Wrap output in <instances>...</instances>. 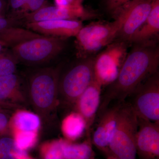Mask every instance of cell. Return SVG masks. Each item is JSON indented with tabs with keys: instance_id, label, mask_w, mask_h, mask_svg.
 <instances>
[{
	"instance_id": "obj_1",
	"label": "cell",
	"mask_w": 159,
	"mask_h": 159,
	"mask_svg": "<svg viewBox=\"0 0 159 159\" xmlns=\"http://www.w3.org/2000/svg\"><path fill=\"white\" fill-rule=\"evenodd\" d=\"M159 63V47L154 40L134 43L116 79L101 95L97 116L100 117L112 102H125L142 83L158 71Z\"/></svg>"
},
{
	"instance_id": "obj_2",
	"label": "cell",
	"mask_w": 159,
	"mask_h": 159,
	"mask_svg": "<svg viewBox=\"0 0 159 159\" xmlns=\"http://www.w3.org/2000/svg\"><path fill=\"white\" fill-rule=\"evenodd\" d=\"M61 71L59 66L36 70L29 75L26 84L29 106L40 118L42 127L47 131L57 125Z\"/></svg>"
},
{
	"instance_id": "obj_3",
	"label": "cell",
	"mask_w": 159,
	"mask_h": 159,
	"mask_svg": "<svg viewBox=\"0 0 159 159\" xmlns=\"http://www.w3.org/2000/svg\"><path fill=\"white\" fill-rule=\"evenodd\" d=\"M94 62L95 57H84L62 74L60 72L58 87L59 106L73 107L80 96L95 78Z\"/></svg>"
},
{
	"instance_id": "obj_4",
	"label": "cell",
	"mask_w": 159,
	"mask_h": 159,
	"mask_svg": "<svg viewBox=\"0 0 159 159\" xmlns=\"http://www.w3.org/2000/svg\"><path fill=\"white\" fill-rule=\"evenodd\" d=\"M138 129V117L130 103L125 101L119 111L116 126L109 145L107 157L136 159L135 139Z\"/></svg>"
},
{
	"instance_id": "obj_5",
	"label": "cell",
	"mask_w": 159,
	"mask_h": 159,
	"mask_svg": "<svg viewBox=\"0 0 159 159\" xmlns=\"http://www.w3.org/2000/svg\"><path fill=\"white\" fill-rule=\"evenodd\" d=\"M122 23V17L117 14L116 19L111 22H93L83 27L76 36L81 55L88 57L113 42Z\"/></svg>"
},
{
	"instance_id": "obj_6",
	"label": "cell",
	"mask_w": 159,
	"mask_h": 159,
	"mask_svg": "<svg viewBox=\"0 0 159 159\" xmlns=\"http://www.w3.org/2000/svg\"><path fill=\"white\" fill-rule=\"evenodd\" d=\"M65 46L62 38L43 35L11 48V51L15 59L20 62L38 65L53 59Z\"/></svg>"
},
{
	"instance_id": "obj_7",
	"label": "cell",
	"mask_w": 159,
	"mask_h": 159,
	"mask_svg": "<svg viewBox=\"0 0 159 159\" xmlns=\"http://www.w3.org/2000/svg\"><path fill=\"white\" fill-rule=\"evenodd\" d=\"M130 96L129 103L138 118L159 122L158 71L142 83Z\"/></svg>"
},
{
	"instance_id": "obj_8",
	"label": "cell",
	"mask_w": 159,
	"mask_h": 159,
	"mask_svg": "<svg viewBox=\"0 0 159 159\" xmlns=\"http://www.w3.org/2000/svg\"><path fill=\"white\" fill-rule=\"evenodd\" d=\"M9 125L11 136L18 150L26 152L36 145L42 127L41 120L37 114L18 109L11 116Z\"/></svg>"
},
{
	"instance_id": "obj_9",
	"label": "cell",
	"mask_w": 159,
	"mask_h": 159,
	"mask_svg": "<svg viewBox=\"0 0 159 159\" xmlns=\"http://www.w3.org/2000/svg\"><path fill=\"white\" fill-rule=\"evenodd\" d=\"M128 44L118 39L95 57V77L102 87L107 86L116 79L127 55Z\"/></svg>"
},
{
	"instance_id": "obj_10",
	"label": "cell",
	"mask_w": 159,
	"mask_h": 159,
	"mask_svg": "<svg viewBox=\"0 0 159 159\" xmlns=\"http://www.w3.org/2000/svg\"><path fill=\"white\" fill-rule=\"evenodd\" d=\"M152 0H131L122 6L116 14L122 19L121 29L117 39L130 43L134 34L141 28L148 17Z\"/></svg>"
},
{
	"instance_id": "obj_11",
	"label": "cell",
	"mask_w": 159,
	"mask_h": 159,
	"mask_svg": "<svg viewBox=\"0 0 159 159\" xmlns=\"http://www.w3.org/2000/svg\"><path fill=\"white\" fill-rule=\"evenodd\" d=\"M138 119L137 154L141 159H159V122L142 118Z\"/></svg>"
},
{
	"instance_id": "obj_12",
	"label": "cell",
	"mask_w": 159,
	"mask_h": 159,
	"mask_svg": "<svg viewBox=\"0 0 159 159\" xmlns=\"http://www.w3.org/2000/svg\"><path fill=\"white\" fill-rule=\"evenodd\" d=\"M102 85L95 77L93 81L80 96L73 108L85 120L86 134L89 136L92 126L97 118L100 104Z\"/></svg>"
},
{
	"instance_id": "obj_13",
	"label": "cell",
	"mask_w": 159,
	"mask_h": 159,
	"mask_svg": "<svg viewBox=\"0 0 159 159\" xmlns=\"http://www.w3.org/2000/svg\"><path fill=\"white\" fill-rule=\"evenodd\" d=\"M123 102H116L102 113L92 135V144L106 157L109 155V145L116 126L119 111Z\"/></svg>"
},
{
	"instance_id": "obj_14",
	"label": "cell",
	"mask_w": 159,
	"mask_h": 159,
	"mask_svg": "<svg viewBox=\"0 0 159 159\" xmlns=\"http://www.w3.org/2000/svg\"><path fill=\"white\" fill-rule=\"evenodd\" d=\"M0 101L15 110L29 106L26 84L16 73L0 77Z\"/></svg>"
},
{
	"instance_id": "obj_15",
	"label": "cell",
	"mask_w": 159,
	"mask_h": 159,
	"mask_svg": "<svg viewBox=\"0 0 159 159\" xmlns=\"http://www.w3.org/2000/svg\"><path fill=\"white\" fill-rule=\"evenodd\" d=\"M82 6L78 7L48 6L32 13L24 15L20 18L25 24L57 20H77L79 18L90 17Z\"/></svg>"
},
{
	"instance_id": "obj_16",
	"label": "cell",
	"mask_w": 159,
	"mask_h": 159,
	"mask_svg": "<svg viewBox=\"0 0 159 159\" xmlns=\"http://www.w3.org/2000/svg\"><path fill=\"white\" fill-rule=\"evenodd\" d=\"M27 29L45 36L64 38L76 36L83 27L77 20H57L25 24Z\"/></svg>"
},
{
	"instance_id": "obj_17",
	"label": "cell",
	"mask_w": 159,
	"mask_h": 159,
	"mask_svg": "<svg viewBox=\"0 0 159 159\" xmlns=\"http://www.w3.org/2000/svg\"><path fill=\"white\" fill-rule=\"evenodd\" d=\"M159 32V0H152L150 12L144 24L131 40V43L154 40Z\"/></svg>"
},
{
	"instance_id": "obj_18",
	"label": "cell",
	"mask_w": 159,
	"mask_h": 159,
	"mask_svg": "<svg viewBox=\"0 0 159 159\" xmlns=\"http://www.w3.org/2000/svg\"><path fill=\"white\" fill-rule=\"evenodd\" d=\"M61 132L66 140L74 142L86 132L85 120L75 111L69 113L63 119L61 125Z\"/></svg>"
},
{
	"instance_id": "obj_19",
	"label": "cell",
	"mask_w": 159,
	"mask_h": 159,
	"mask_svg": "<svg viewBox=\"0 0 159 159\" xmlns=\"http://www.w3.org/2000/svg\"><path fill=\"white\" fill-rule=\"evenodd\" d=\"M63 159H95V152L92 141L88 138L81 143H74L62 139Z\"/></svg>"
},
{
	"instance_id": "obj_20",
	"label": "cell",
	"mask_w": 159,
	"mask_h": 159,
	"mask_svg": "<svg viewBox=\"0 0 159 159\" xmlns=\"http://www.w3.org/2000/svg\"><path fill=\"white\" fill-rule=\"evenodd\" d=\"M42 35L29 29L14 26L7 28L0 32V42L4 47L12 48Z\"/></svg>"
},
{
	"instance_id": "obj_21",
	"label": "cell",
	"mask_w": 159,
	"mask_h": 159,
	"mask_svg": "<svg viewBox=\"0 0 159 159\" xmlns=\"http://www.w3.org/2000/svg\"><path fill=\"white\" fill-rule=\"evenodd\" d=\"M62 139H55L43 143L40 148L43 159H63Z\"/></svg>"
},
{
	"instance_id": "obj_22",
	"label": "cell",
	"mask_w": 159,
	"mask_h": 159,
	"mask_svg": "<svg viewBox=\"0 0 159 159\" xmlns=\"http://www.w3.org/2000/svg\"><path fill=\"white\" fill-rule=\"evenodd\" d=\"M17 150L12 136L0 138V159H16L13 153Z\"/></svg>"
},
{
	"instance_id": "obj_23",
	"label": "cell",
	"mask_w": 159,
	"mask_h": 159,
	"mask_svg": "<svg viewBox=\"0 0 159 159\" xmlns=\"http://www.w3.org/2000/svg\"><path fill=\"white\" fill-rule=\"evenodd\" d=\"M16 61L14 58L0 54V77L16 73Z\"/></svg>"
},
{
	"instance_id": "obj_24",
	"label": "cell",
	"mask_w": 159,
	"mask_h": 159,
	"mask_svg": "<svg viewBox=\"0 0 159 159\" xmlns=\"http://www.w3.org/2000/svg\"><path fill=\"white\" fill-rule=\"evenodd\" d=\"M46 5L47 0H28L21 11L15 17L19 20L20 18L24 15L36 11Z\"/></svg>"
},
{
	"instance_id": "obj_25",
	"label": "cell",
	"mask_w": 159,
	"mask_h": 159,
	"mask_svg": "<svg viewBox=\"0 0 159 159\" xmlns=\"http://www.w3.org/2000/svg\"><path fill=\"white\" fill-rule=\"evenodd\" d=\"M131 0H106L107 10L116 13L122 6Z\"/></svg>"
},
{
	"instance_id": "obj_26",
	"label": "cell",
	"mask_w": 159,
	"mask_h": 159,
	"mask_svg": "<svg viewBox=\"0 0 159 159\" xmlns=\"http://www.w3.org/2000/svg\"><path fill=\"white\" fill-rule=\"evenodd\" d=\"M21 21L15 17H0V32L5 30L7 28L14 26H17L20 24Z\"/></svg>"
},
{
	"instance_id": "obj_27",
	"label": "cell",
	"mask_w": 159,
	"mask_h": 159,
	"mask_svg": "<svg viewBox=\"0 0 159 159\" xmlns=\"http://www.w3.org/2000/svg\"><path fill=\"white\" fill-rule=\"evenodd\" d=\"M55 6L61 7H77L82 6L83 0H54Z\"/></svg>"
},
{
	"instance_id": "obj_28",
	"label": "cell",
	"mask_w": 159,
	"mask_h": 159,
	"mask_svg": "<svg viewBox=\"0 0 159 159\" xmlns=\"http://www.w3.org/2000/svg\"><path fill=\"white\" fill-rule=\"evenodd\" d=\"M28 0H10L9 3L11 9L15 10L17 14L20 13L24 6L26 5Z\"/></svg>"
},
{
	"instance_id": "obj_29",
	"label": "cell",
	"mask_w": 159,
	"mask_h": 159,
	"mask_svg": "<svg viewBox=\"0 0 159 159\" xmlns=\"http://www.w3.org/2000/svg\"><path fill=\"white\" fill-rule=\"evenodd\" d=\"M10 116L9 115L0 112V132L6 129L10 123Z\"/></svg>"
},
{
	"instance_id": "obj_30",
	"label": "cell",
	"mask_w": 159,
	"mask_h": 159,
	"mask_svg": "<svg viewBox=\"0 0 159 159\" xmlns=\"http://www.w3.org/2000/svg\"><path fill=\"white\" fill-rule=\"evenodd\" d=\"M13 155L16 159H34L29 156L26 152L22 151L18 149L14 152Z\"/></svg>"
},
{
	"instance_id": "obj_31",
	"label": "cell",
	"mask_w": 159,
	"mask_h": 159,
	"mask_svg": "<svg viewBox=\"0 0 159 159\" xmlns=\"http://www.w3.org/2000/svg\"><path fill=\"white\" fill-rule=\"evenodd\" d=\"M4 47V46L3 45V44L0 42V52H1V51H2L3 48Z\"/></svg>"
},
{
	"instance_id": "obj_32",
	"label": "cell",
	"mask_w": 159,
	"mask_h": 159,
	"mask_svg": "<svg viewBox=\"0 0 159 159\" xmlns=\"http://www.w3.org/2000/svg\"><path fill=\"white\" fill-rule=\"evenodd\" d=\"M2 0H0V11H1L2 8Z\"/></svg>"
}]
</instances>
